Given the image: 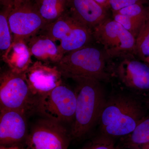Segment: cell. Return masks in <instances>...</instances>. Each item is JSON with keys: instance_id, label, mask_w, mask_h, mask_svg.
<instances>
[{"instance_id": "6da1fadb", "label": "cell", "mask_w": 149, "mask_h": 149, "mask_svg": "<svg viewBox=\"0 0 149 149\" xmlns=\"http://www.w3.org/2000/svg\"><path fill=\"white\" fill-rule=\"evenodd\" d=\"M76 105L70 130L72 139L81 140L100 120L106 102L101 81L93 78L75 79Z\"/></svg>"}, {"instance_id": "7a4b0ae2", "label": "cell", "mask_w": 149, "mask_h": 149, "mask_svg": "<svg viewBox=\"0 0 149 149\" xmlns=\"http://www.w3.org/2000/svg\"><path fill=\"white\" fill-rule=\"evenodd\" d=\"M143 109L139 102L122 94L107 100L99 122L100 135L115 141L131 134L143 119Z\"/></svg>"}, {"instance_id": "3957f363", "label": "cell", "mask_w": 149, "mask_h": 149, "mask_svg": "<svg viewBox=\"0 0 149 149\" xmlns=\"http://www.w3.org/2000/svg\"><path fill=\"white\" fill-rule=\"evenodd\" d=\"M108 58L104 50L89 45L65 54L55 65L64 78L105 81L109 79L106 69Z\"/></svg>"}, {"instance_id": "277c9868", "label": "cell", "mask_w": 149, "mask_h": 149, "mask_svg": "<svg viewBox=\"0 0 149 149\" xmlns=\"http://www.w3.org/2000/svg\"><path fill=\"white\" fill-rule=\"evenodd\" d=\"M39 98L31 92L24 74L9 69L0 76V109H11L27 116L37 112Z\"/></svg>"}, {"instance_id": "5b68a950", "label": "cell", "mask_w": 149, "mask_h": 149, "mask_svg": "<svg viewBox=\"0 0 149 149\" xmlns=\"http://www.w3.org/2000/svg\"><path fill=\"white\" fill-rule=\"evenodd\" d=\"M40 32L55 42L59 41V47L63 56L90 45L93 40V31L68 12L56 21L46 24Z\"/></svg>"}, {"instance_id": "8992f818", "label": "cell", "mask_w": 149, "mask_h": 149, "mask_svg": "<svg viewBox=\"0 0 149 149\" xmlns=\"http://www.w3.org/2000/svg\"><path fill=\"white\" fill-rule=\"evenodd\" d=\"M93 35V40L103 46L108 58L134 54L136 38L113 19L107 18L97 26Z\"/></svg>"}, {"instance_id": "52a82bcc", "label": "cell", "mask_w": 149, "mask_h": 149, "mask_svg": "<svg viewBox=\"0 0 149 149\" xmlns=\"http://www.w3.org/2000/svg\"><path fill=\"white\" fill-rule=\"evenodd\" d=\"M76 94L64 83L39 98L37 112L57 122L73 121Z\"/></svg>"}, {"instance_id": "ba28073f", "label": "cell", "mask_w": 149, "mask_h": 149, "mask_svg": "<svg viewBox=\"0 0 149 149\" xmlns=\"http://www.w3.org/2000/svg\"><path fill=\"white\" fill-rule=\"evenodd\" d=\"M72 140L70 131L61 123L45 118L32 126L25 145L27 149H68Z\"/></svg>"}, {"instance_id": "9c48e42d", "label": "cell", "mask_w": 149, "mask_h": 149, "mask_svg": "<svg viewBox=\"0 0 149 149\" xmlns=\"http://www.w3.org/2000/svg\"><path fill=\"white\" fill-rule=\"evenodd\" d=\"M8 19L13 41L26 42L47 24L39 13L34 0L10 8Z\"/></svg>"}, {"instance_id": "30bf717a", "label": "cell", "mask_w": 149, "mask_h": 149, "mask_svg": "<svg viewBox=\"0 0 149 149\" xmlns=\"http://www.w3.org/2000/svg\"><path fill=\"white\" fill-rule=\"evenodd\" d=\"M29 133L27 115L18 111L0 109V145L22 147Z\"/></svg>"}, {"instance_id": "8fae6325", "label": "cell", "mask_w": 149, "mask_h": 149, "mask_svg": "<svg viewBox=\"0 0 149 149\" xmlns=\"http://www.w3.org/2000/svg\"><path fill=\"white\" fill-rule=\"evenodd\" d=\"M23 74L31 92L38 97L63 83V77L55 65L39 61L33 62Z\"/></svg>"}, {"instance_id": "7c38bea8", "label": "cell", "mask_w": 149, "mask_h": 149, "mask_svg": "<svg viewBox=\"0 0 149 149\" xmlns=\"http://www.w3.org/2000/svg\"><path fill=\"white\" fill-rule=\"evenodd\" d=\"M133 54L120 57L116 72L118 77L124 85L137 91L149 90V65L134 58Z\"/></svg>"}, {"instance_id": "4fadbf2b", "label": "cell", "mask_w": 149, "mask_h": 149, "mask_svg": "<svg viewBox=\"0 0 149 149\" xmlns=\"http://www.w3.org/2000/svg\"><path fill=\"white\" fill-rule=\"evenodd\" d=\"M107 10L94 0H68V12L92 31L108 18Z\"/></svg>"}, {"instance_id": "5bb4252c", "label": "cell", "mask_w": 149, "mask_h": 149, "mask_svg": "<svg viewBox=\"0 0 149 149\" xmlns=\"http://www.w3.org/2000/svg\"><path fill=\"white\" fill-rule=\"evenodd\" d=\"M26 42L31 55L39 61L56 64L63 57L56 42L40 32L30 37Z\"/></svg>"}, {"instance_id": "9a60e30c", "label": "cell", "mask_w": 149, "mask_h": 149, "mask_svg": "<svg viewBox=\"0 0 149 149\" xmlns=\"http://www.w3.org/2000/svg\"><path fill=\"white\" fill-rule=\"evenodd\" d=\"M1 56L8 69L19 74L24 73L33 63L27 43L23 40L13 41L8 49Z\"/></svg>"}, {"instance_id": "2e32d148", "label": "cell", "mask_w": 149, "mask_h": 149, "mask_svg": "<svg viewBox=\"0 0 149 149\" xmlns=\"http://www.w3.org/2000/svg\"><path fill=\"white\" fill-rule=\"evenodd\" d=\"M40 15L47 24L52 23L67 12L68 0H34Z\"/></svg>"}, {"instance_id": "e0dca14e", "label": "cell", "mask_w": 149, "mask_h": 149, "mask_svg": "<svg viewBox=\"0 0 149 149\" xmlns=\"http://www.w3.org/2000/svg\"><path fill=\"white\" fill-rule=\"evenodd\" d=\"M123 139V147L129 149L149 144V118H143L133 132Z\"/></svg>"}, {"instance_id": "ac0fdd59", "label": "cell", "mask_w": 149, "mask_h": 149, "mask_svg": "<svg viewBox=\"0 0 149 149\" xmlns=\"http://www.w3.org/2000/svg\"><path fill=\"white\" fill-rule=\"evenodd\" d=\"M134 55L143 61L149 57V17L148 15L136 37Z\"/></svg>"}, {"instance_id": "d6986e66", "label": "cell", "mask_w": 149, "mask_h": 149, "mask_svg": "<svg viewBox=\"0 0 149 149\" xmlns=\"http://www.w3.org/2000/svg\"><path fill=\"white\" fill-rule=\"evenodd\" d=\"M10 8L2 7L0 13V49L1 56L7 50L13 43V36L8 22Z\"/></svg>"}, {"instance_id": "ffe728a7", "label": "cell", "mask_w": 149, "mask_h": 149, "mask_svg": "<svg viewBox=\"0 0 149 149\" xmlns=\"http://www.w3.org/2000/svg\"><path fill=\"white\" fill-rule=\"evenodd\" d=\"M147 17L146 18L133 17L113 13V19L130 32L136 39Z\"/></svg>"}, {"instance_id": "44dd1931", "label": "cell", "mask_w": 149, "mask_h": 149, "mask_svg": "<svg viewBox=\"0 0 149 149\" xmlns=\"http://www.w3.org/2000/svg\"><path fill=\"white\" fill-rule=\"evenodd\" d=\"M81 149H123L122 147L116 144L115 140L100 134Z\"/></svg>"}, {"instance_id": "7402d4cb", "label": "cell", "mask_w": 149, "mask_h": 149, "mask_svg": "<svg viewBox=\"0 0 149 149\" xmlns=\"http://www.w3.org/2000/svg\"><path fill=\"white\" fill-rule=\"evenodd\" d=\"M112 13L120 14L126 16L133 17L146 18L148 15L147 6L143 4L137 3L121 9Z\"/></svg>"}, {"instance_id": "603a6c76", "label": "cell", "mask_w": 149, "mask_h": 149, "mask_svg": "<svg viewBox=\"0 0 149 149\" xmlns=\"http://www.w3.org/2000/svg\"><path fill=\"white\" fill-rule=\"evenodd\" d=\"M149 1V0H109V8H110L112 13H113L135 4H145L148 3Z\"/></svg>"}, {"instance_id": "cb8c5ba5", "label": "cell", "mask_w": 149, "mask_h": 149, "mask_svg": "<svg viewBox=\"0 0 149 149\" xmlns=\"http://www.w3.org/2000/svg\"><path fill=\"white\" fill-rule=\"evenodd\" d=\"M28 1L29 0H1V4L2 7L13 8Z\"/></svg>"}, {"instance_id": "d4e9b609", "label": "cell", "mask_w": 149, "mask_h": 149, "mask_svg": "<svg viewBox=\"0 0 149 149\" xmlns=\"http://www.w3.org/2000/svg\"><path fill=\"white\" fill-rule=\"evenodd\" d=\"M96 3H98L100 5L102 6L107 9H108V3L109 0H94Z\"/></svg>"}, {"instance_id": "484cf974", "label": "cell", "mask_w": 149, "mask_h": 149, "mask_svg": "<svg viewBox=\"0 0 149 149\" xmlns=\"http://www.w3.org/2000/svg\"><path fill=\"white\" fill-rule=\"evenodd\" d=\"M0 149H27V148H24L23 147L18 146H0Z\"/></svg>"}, {"instance_id": "4316f807", "label": "cell", "mask_w": 149, "mask_h": 149, "mask_svg": "<svg viewBox=\"0 0 149 149\" xmlns=\"http://www.w3.org/2000/svg\"><path fill=\"white\" fill-rule=\"evenodd\" d=\"M132 149H149V144L143 145V146H141L137 147V148Z\"/></svg>"}, {"instance_id": "83f0119b", "label": "cell", "mask_w": 149, "mask_h": 149, "mask_svg": "<svg viewBox=\"0 0 149 149\" xmlns=\"http://www.w3.org/2000/svg\"><path fill=\"white\" fill-rule=\"evenodd\" d=\"M147 11H148V16L149 17V1L147 6Z\"/></svg>"}, {"instance_id": "f1b7e54d", "label": "cell", "mask_w": 149, "mask_h": 149, "mask_svg": "<svg viewBox=\"0 0 149 149\" xmlns=\"http://www.w3.org/2000/svg\"><path fill=\"white\" fill-rule=\"evenodd\" d=\"M145 61V62L147 63H148V64L149 65V57L148 58L146 59L145 60V61Z\"/></svg>"}]
</instances>
